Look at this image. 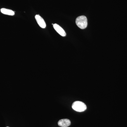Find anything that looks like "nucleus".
<instances>
[{
  "label": "nucleus",
  "instance_id": "f257e3e1",
  "mask_svg": "<svg viewBox=\"0 0 127 127\" xmlns=\"http://www.w3.org/2000/svg\"><path fill=\"white\" fill-rule=\"evenodd\" d=\"M76 23L79 28L81 29H85L87 26V19L85 16H80L76 19Z\"/></svg>",
  "mask_w": 127,
  "mask_h": 127
},
{
  "label": "nucleus",
  "instance_id": "f03ea898",
  "mask_svg": "<svg viewBox=\"0 0 127 127\" xmlns=\"http://www.w3.org/2000/svg\"><path fill=\"white\" fill-rule=\"evenodd\" d=\"M72 107L75 111L78 112H83L87 109L86 105L85 103L79 101H76L73 102Z\"/></svg>",
  "mask_w": 127,
  "mask_h": 127
},
{
  "label": "nucleus",
  "instance_id": "7ed1b4c3",
  "mask_svg": "<svg viewBox=\"0 0 127 127\" xmlns=\"http://www.w3.org/2000/svg\"><path fill=\"white\" fill-rule=\"evenodd\" d=\"M35 18L40 27L42 28H45L46 27L45 22L41 17L39 15H36L35 16Z\"/></svg>",
  "mask_w": 127,
  "mask_h": 127
},
{
  "label": "nucleus",
  "instance_id": "20e7f679",
  "mask_svg": "<svg viewBox=\"0 0 127 127\" xmlns=\"http://www.w3.org/2000/svg\"><path fill=\"white\" fill-rule=\"evenodd\" d=\"M53 28L61 36H65L66 33L64 30L59 25L57 24H55L53 25Z\"/></svg>",
  "mask_w": 127,
  "mask_h": 127
},
{
  "label": "nucleus",
  "instance_id": "39448f33",
  "mask_svg": "<svg viewBox=\"0 0 127 127\" xmlns=\"http://www.w3.org/2000/svg\"><path fill=\"white\" fill-rule=\"evenodd\" d=\"M58 125L62 127H67L71 125V122L67 119H61L58 122Z\"/></svg>",
  "mask_w": 127,
  "mask_h": 127
},
{
  "label": "nucleus",
  "instance_id": "423d86ee",
  "mask_svg": "<svg viewBox=\"0 0 127 127\" xmlns=\"http://www.w3.org/2000/svg\"><path fill=\"white\" fill-rule=\"evenodd\" d=\"M0 11L1 13L5 15L10 16H14L15 15V12L13 11L10 9L2 8L1 9Z\"/></svg>",
  "mask_w": 127,
  "mask_h": 127
},
{
  "label": "nucleus",
  "instance_id": "0eeeda50",
  "mask_svg": "<svg viewBox=\"0 0 127 127\" xmlns=\"http://www.w3.org/2000/svg\"></svg>",
  "mask_w": 127,
  "mask_h": 127
}]
</instances>
